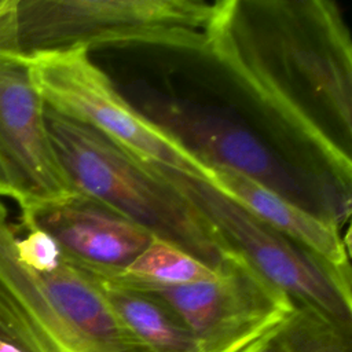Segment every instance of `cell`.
I'll list each match as a JSON object with an SVG mask.
<instances>
[{"label":"cell","mask_w":352,"mask_h":352,"mask_svg":"<svg viewBox=\"0 0 352 352\" xmlns=\"http://www.w3.org/2000/svg\"><path fill=\"white\" fill-rule=\"evenodd\" d=\"M206 52L351 187L352 43L334 3L217 1Z\"/></svg>","instance_id":"obj_1"},{"label":"cell","mask_w":352,"mask_h":352,"mask_svg":"<svg viewBox=\"0 0 352 352\" xmlns=\"http://www.w3.org/2000/svg\"><path fill=\"white\" fill-rule=\"evenodd\" d=\"M124 98L151 126L209 170L241 173L341 228L348 220V187L289 162L230 110L169 96L144 84Z\"/></svg>","instance_id":"obj_5"},{"label":"cell","mask_w":352,"mask_h":352,"mask_svg":"<svg viewBox=\"0 0 352 352\" xmlns=\"http://www.w3.org/2000/svg\"><path fill=\"white\" fill-rule=\"evenodd\" d=\"M120 283L165 302L190 329L201 352H236L294 308L234 250L212 279L180 286Z\"/></svg>","instance_id":"obj_8"},{"label":"cell","mask_w":352,"mask_h":352,"mask_svg":"<svg viewBox=\"0 0 352 352\" xmlns=\"http://www.w3.org/2000/svg\"><path fill=\"white\" fill-rule=\"evenodd\" d=\"M209 183L278 232L338 271L351 274L348 241L341 227L315 216L257 182L230 169L212 168Z\"/></svg>","instance_id":"obj_11"},{"label":"cell","mask_w":352,"mask_h":352,"mask_svg":"<svg viewBox=\"0 0 352 352\" xmlns=\"http://www.w3.org/2000/svg\"><path fill=\"white\" fill-rule=\"evenodd\" d=\"M334 330L338 329L318 312L294 305L279 323L236 352H316Z\"/></svg>","instance_id":"obj_14"},{"label":"cell","mask_w":352,"mask_h":352,"mask_svg":"<svg viewBox=\"0 0 352 352\" xmlns=\"http://www.w3.org/2000/svg\"><path fill=\"white\" fill-rule=\"evenodd\" d=\"M0 352H22V351L18 349L15 345L0 338Z\"/></svg>","instance_id":"obj_18"},{"label":"cell","mask_w":352,"mask_h":352,"mask_svg":"<svg viewBox=\"0 0 352 352\" xmlns=\"http://www.w3.org/2000/svg\"><path fill=\"white\" fill-rule=\"evenodd\" d=\"M214 276L216 268L170 243L153 238L124 271L104 278L133 285L180 286Z\"/></svg>","instance_id":"obj_13"},{"label":"cell","mask_w":352,"mask_h":352,"mask_svg":"<svg viewBox=\"0 0 352 352\" xmlns=\"http://www.w3.org/2000/svg\"><path fill=\"white\" fill-rule=\"evenodd\" d=\"M1 197H8L18 202V192L14 187V183H12L6 166L0 161V198Z\"/></svg>","instance_id":"obj_17"},{"label":"cell","mask_w":352,"mask_h":352,"mask_svg":"<svg viewBox=\"0 0 352 352\" xmlns=\"http://www.w3.org/2000/svg\"><path fill=\"white\" fill-rule=\"evenodd\" d=\"M44 110L26 60L0 51V161L21 210L76 194L54 150Z\"/></svg>","instance_id":"obj_9"},{"label":"cell","mask_w":352,"mask_h":352,"mask_svg":"<svg viewBox=\"0 0 352 352\" xmlns=\"http://www.w3.org/2000/svg\"><path fill=\"white\" fill-rule=\"evenodd\" d=\"M47 129L74 192L95 199L206 265L217 268L231 248L205 216L138 157L100 132L45 106Z\"/></svg>","instance_id":"obj_2"},{"label":"cell","mask_w":352,"mask_h":352,"mask_svg":"<svg viewBox=\"0 0 352 352\" xmlns=\"http://www.w3.org/2000/svg\"><path fill=\"white\" fill-rule=\"evenodd\" d=\"M138 160L186 197L231 250L293 305L318 312L352 336L351 274L336 270L294 243L208 182L154 161Z\"/></svg>","instance_id":"obj_6"},{"label":"cell","mask_w":352,"mask_h":352,"mask_svg":"<svg viewBox=\"0 0 352 352\" xmlns=\"http://www.w3.org/2000/svg\"><path fill=\"white\" fill-rule=\"evenodd\" d=\"M216 6L201 0H0V51L28 59L142 43L206 52Z\"/></svg>","instance_id":"obj_3"},{"label":"cell","mask_w":352,"mask_h":352,"mask_svg":"<svg viewBox=\"0 0 352 352\" xmlns=\"http://www.w3.org/2000/svg\"><path fill=\"white\" fill-rule=\"evenodd\" d=\"M316 352H352V336L334 330Z\"/></svg>","instance_id":"obj_16"},{"label":"cell","mask_w":352,"mask_h":352,"mask_svg":"<svg viewBox=\"0 0 352 352\" xmlns=\"http://www.w3.org/2000/svg\"><path fill=\"white\" fill-rule=\"evenodd\" d=\"M18 231L0 198V338L22 352H146L88 274L65 258L34 272L15 250Z\"/></svg>","instance_id":"obj_4"},{"label":"cell","mask_w":352,"mask_h":352,"mask_svg":"<svg viewBox=\"0 0 352 352\" xmlns=\"http://www.w3.org/2000/svg\"><path fill=\"white\" fill-rule=\"evenodd\" d=\"M44 104L59 116L89 126L131 154L154 161L208 183V168L151 126L124 98L88 50L44 52L25 59Z\"/></svg>","instance_id":"obj_7"},{"label":"cell","mask_w":352,"mask_h":352,"mask_svg":"<svg viewBox=\"0 0 352 352\" xmlns=\"http://www.w3.org/2000/svg\"><path fill=\"white\" fill-rule=\"evenodd\" d=\"M18 228L48 232L66 261L99 276L124 271L153 239L142 227L77 192L59 202L22 209Z\"/></svg>","instance_id":"obj_10"},{"label":"cell","mask_w":352,"mask_h":352,"mask_svg":"<svg viewBox=\"0 0 352 352\" xmlns=\"http://www.w3.org/2000/svg\"><path fill=\"white\" fill-rule=\"evenodd\" d=\"M26 234L16 235L15 250L23 265L34 272H51L63 260L58 242L45 231L38 228H26Z\"/></svg>","instance_id":"obj_15"},{"label":"cell","mask_w":352,"mask_h":352,"mask_svg":"<svg viewBox=\"0 0 352 352\" xmlns=\"http://www.w3.org/2000/svg\"><path fill=\"white\" fill-rule=\"evenodd\" d=\"M88 275L146 352H201L190 329L165 302L110 278Z\"/></svg>","instance_id":"obj_12"}]
</instances>
